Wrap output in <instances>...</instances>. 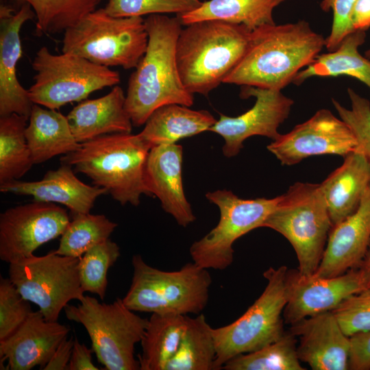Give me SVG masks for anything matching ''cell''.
<instances>
[{"label": "cell", "mask_w": 370, "mask_h": 370, "mask_svg": "<svg viewBox=\"0 0 370 370\" xmlns=\"http://www.w3.org/2000/svg\"><path fill=\"white\" fill-rule=\"evenodd\" d=\"M325 46V38L305 20L261 26L251 32L244 55L223 83L281 90Z\"/></svg>", "instance_id": "6da1fadb"}, {"label": "cell", "mask_w": 370, "mask_h": 370, "mask_svg": "<svg viewBox=\"0 0 370 370\" xmlns=\"http://www.w3.org/2000/svg\"><path fill=\"white\" fill-rule=\"evenodd\" d=\"M148 33L146 51L132 73L125 95V109L133 125L145 123L157 108L177 103L190 107L193 94L184 86L176 58L182 23L178 17L151 14L145 19Z\"/></svg>", "instance_id": "7a4b0ae2"}, {"label": "cell", "mask_w": 370, "mask_h": 370, "mask_svg": "<svg viewBox=\"0 0 370 370\" xmlns=\"http://www.w3.org/2000/svg\"><path fill=\"white\" fill-rule=\"evenodd\" d=\"M251 32L243 25L217 20L195 22L181 30L177 64L185 88L207 96L223 83L247 49Z\"/></svg>", "instance_id": "3957f363"}, {"label": "cell", "mask_w": 370, "mask_h": 370, "mask_svg": "<svg viewBox=\"0 0 370 370\" xmlns=\"http://www.w3.org/2000/svg\"><path fill=\"white\" fill-rule=\"evenodd\" d=\"M149 151L138 134H109L80 143L60 161L87 175L121 205L137 206L142 195L151 197L145 177Z\"/></svg>", "instance_id": "277c9868"}, {"label": "cell", "mask_w": 370, "mask_h": 370, "mask_svg": "<svg viewBox=\"0 0 370 370\" xmlns=\"http://www.w3.org/2000/svg\"><path fill=\"white\" fill-rule=\"evenodd\" d=\"M133 276L122 299L134 312L157 314H199L206 307L212 284L210 273L194 262L180 270L165 271L147 264L139 254L132 257Z\"/></svg>", "instance_id": "5b68a950"}, {"label": "cell", "mask_w": 370, "mask_h": 370, "mask_svg": "<svg viewBox=\"0 0 370 370\" xmlns=\"http://www.w3.org/2000/svg\"><path fill=\"white\" fill-rule=\"evenodd\" d=\"M262 227L278 232L288 241L297 255L301 273L314 274L332 227L320 184L296 182L291 185L281 195Z\"/></svg>", "instance_id": "8992f818"}, {"label": "cell", "mask_w": 370, "mask_h": 370, "mask_svg": "<svg viewBox=\"0 0 370 370\" xmlns=\"http://www.w3.org/2000/svg\"><path fill=\"white\" fill-rule=\"evenodd\" d=\"M147 44L143 17H115L103 8L64 32L62 51L101 66L130 69L137 66Z\"/></svg>", "instance_id": "52a82bcc"}, {"label": "cell", "mask_w": 370, "mask_h": 370, "mask_svg": "<svg viewBox=\"0 0 370 370\" xmlns=\"http://www.w3.org/2000/svg\"><path fill=\"white\" fill-rule=\"evenodd\" d=\"M64 310L69 320L84 327L92 349L105 369H140L134 348L145 334L149 319L134 313L120 298L105 304L84 295L77 305L68 304Z\"/></svg>", "instance_id": "ba28073f"}, {"label": "cell", "mask_w": 370, "mask_h": 370, "mask_svg": "<svg viewBox=\"0 0 370 370\" xmlns=\"http://www.w3.org/2000/svg\"><path fill=\"white\" fill-rule=\"evenodd\" d=\"M287 269L286 266L267 269L263 273L267 286L254 303L234 322L212 329L216 347L214 370L222 369L230 359L257 351L283 336Z\"/></svg>", "instance_id": "9c48e42d"}, {"label": "cell", "mask_w": 370, "mask_h": 370, "mask_svg": "<svg viewBox=\"0 0 370 370\" xmlns=\"http://www.w3.org/2000/svg\"><path fill=\"white\" fill-rule=\"evenodd\" d=\"M34 83L28 89L32 101L56 110L82 101L105 87L118 85L119 73L71 53L55 55L47 47L36 53L32 64Z\"/></svg>", "instance_id": "30bf717a"}, {"label": "cell", "mask_w": 370, "mask_h": 370, "mask_svg": "<svg viewBox=\"0 0 370 370\" xmlns=\"http://www.w3.org/2000/svg\"><path fill=\"white\" fill-rule=\"evenodd\" d=\"M207 199L217 206L220 219L212 230L190 247L193 261L206 269L224 270L234 260V243L262 225L278 204L281 195L244 199L230 190L208 192Z\"/></svg>", "instance_id": "8fae6325"}, {"label": "cell", "mask_w": 370, "mask_h": 370, "mask_svg": "<svg viewBox=\"0 0 370 370\" xmlns=\"http://www.w3.org/2000/svg\"><path fill=\"white\" fill-rule=\"evenodd\" d=\"M78 264L79 258L52 250L9 264L8 278L23 298L38 306L46 320L56 321L70 301L84 297Z\"/></svg>", "instance_id": "7c38bea8"}, {"label": "cell", "mask_w": 370, "mask_h": 370, "mask_svg": "<svg viewBox=\"0 0 370 370\" xmlns=\"http://www.w3.org/2000/svg\"><path fill=\"white\" fill-rule=\"evenodd\" d=\"M70 222L66 209L35 201L0 214V259L8 264L34 255L42 245L62 236Z\"/></svg>", "instance_id": "4fadbf2b"}, {"label": "cell", "mask_w": 370, "mask_h": 370, "mask_svg": "<svg viewBox=\"0 0 370 370\" xmlns=\"http://www.w3.org/2000/svg\"><path fill=\"white\" fill-rule=\"evenodd\" d=\"M356 140L348 125L328 109H321L287 134H280L267 149L282 165L296 164L319 155L343 158L357 149Z\"/></svg>", "instance_id": "5bb4252c"}, {"label": "cell", "mask_w": 370, "mask_h": 370, "mask_svg": "<svg viewBox=\"0 0 370 370\" xmlns=\"http://www.w3.org/2000/svg\"><path fill=\"white\" fill-rule=\"evenodd\" d=\"M241 97L256 99L254 106L237 116L220 114L219 120L209 131L219 134L225 140L222 151L227 158L236 156L243 142L253 136L275 140L281 134L280 125L288 117L294 101L281 90L254 86H243Z\"/></svg>", "instance_id": "9a60e30c"}, {"label": "cell", "mask_w": 370, "mask_h": 370, "mask_svg": "<svg viewBox=\"0 0 370 370\" xmlns=\"http://www.w3.org/2000/svg\"><path fill=\"white\" fill-rule=\"evenodd\" d=\"M285 287L283 319L291 325L306 317L331 311L345 299L367 289L358 268L332 278L306 275L298 269H287Z\"/></svg>", "instance_id": "2e32d148"}, {"label": "cell", "mask_w": 370, "mask_h": 370, "mask_svg": "<svg viewBox=\"0 0 370 370\" xmlns=\"http://www.w3.org/2000/svg\"><path fill=\"white\" fill-rule=\"evenodd\" d=\"M35 17L29 5L22 4L18 11L1 4L0 7V116L13 113L29 119L34 103L28 90L16 77V64L22 55L20 32L23 25Z\"/></svg>", "instance_id": "e0dca14e"}, {"label": "cell", "mask_w": 370, "mask_h": 370, "mask_svg": "<svg viewBox=\"0 0 370 370\" xmlns=\"http://www.w3.org/2000/svg\"><path fill=\"white\" fill-rule=\"evenodd\" d=\"M289 332L299 338V359L312 369H349L350 337L332 311L306 317L291 325Z\"/></svg>", "instance_id": "ac0fdd59"}, {"label": "cell", "mask_w": 370, "mask_h": 370, "mask_svg": "<svg viewBox=\"0 0 370 370\" xmlns=\"http://www.w3.org/2000/svg\"><path fill=\"white\" fill-rule=\"evenodd\" d=\"M69 332L66 325L47 321L39 310L33 311L14 334L0 341L1 362L7 360L11 370L36 366L42 370Z\"/></svg>", "instance_id": "d6986e66"}, {"label": "cell", "mask_w": 370, "mask_h": 370, "mask_svg": "<svg viewBox=\"0 0 370 370\" xmlns=\"http://www.w3.org/2000/svg\"><path fill=\"white\" fill-rule=\"evenodd\" d=\"M370 243V185L358 209L332 226L320 264L313 274L332 278L358 268Z\"/></svg>", "instance_id": "ffe728a7"}, {"label": "cell", "mask_w": 370, "mask_h": 370, "mask_svg": "<svg viewBox=\"0 0 370 370\" xmlns=\"http://www.w3.org/2000/svg\"><path fill=\"white\" fill-rule=\"evenodd\" d=\"M182 155V147L175 143L151 148L146 162L145 177L151 197L160 199L162 209L178 225L186 227L196 217L183 188Z\"/></svg>", "instance_id": "44dd1931"}, {"label": "cell", "mask_w": 370, "mask_h": 370, "mask_svg": "<svg viewBox=\"0 0 370 370\" xmlns=\"http://www.w3.org/2000/svg\"><path fill=\"white\" fill-rule=\"evenodd\" d=\"M0 191L30 195L38 201L58 203L73 214L89 213L96 199L108 193L103 188L80 181L72 166L65 164L56 170L48 171L39 181L13 180L0 184Z\"/></svg>", "instance_id": "7402d4cb"}, {"label": "cell", "mask_w": 370, "mask_h": 370, "mask_svg": "<svg viewBox=\"0 0 370 370\" xmlns=\"http://www.w3.org/2000/svg\"><path fill=\"white\" fill-rule=\"evenodd\" d=\"M125 95L118 85L107 95L84 100L66 116L79 143L109 134H130L132 122L125 107Z\"/></svg>", "instance_id": "603a6c76"}, {"label": "cell", "mask_w": 370, "mask_h": 370, "mask_svg": "<svg viewBox=\"0 0 370 370\" xmlns=\"http://www.w3.org/2000/svg\"><path fill=\"white\" fill-rule=\"evenodd\" d=\"M370 185V164L358 151L344 157L343 164L320 184L332 226L358 209Z\"/></svg>", "instance_id": "cb8c5ba5"}, {"label": "cell", "mask_w": 370, "mask_h": 370, "mask_svg": "<svg viewBox=\"0 0 370 370\" xmlns=\"http://www.w3.org/2000/svg\"><path fill=\"white\" fill-rule=\"evenodd\" d=\"M217 119L208 111L177 103L162 106L149 116L138 134L150 149L209 130Z\"/></svg>", "instance_id": "d4e9b609"}, {"label": "cell", "mask_w": 370, "mask_h": 370, "mask_svg": "<svg viewBox=\"0 0 370 370\" xmlns=\"http://www.w3.org/2000/svg\"><path fill=\"white\" fill-rule=\"evenodd\" d=\"M28 120L25 134L34 164L79 148L67 117L60 112L34 103Z\"/></svg>", "instance_id": "484cf974"}, {"label": "cell", "mask_w": 370, "mask_h": 370, "mask_svg": "<svg viewBox=\"0 0 370 370\" xmlns=\"http://www.w3.org/2000/svg\"><path fill=\"white\" fill-rule=\"evenodd\" d=\"M365 38L363 31L349 34L335 50L319 54L312 63L297 73L293 83L299 86L313 77L345 75L359 80L370 89V60L358 51Z\"/></svg>", "instance_id": "4316f807"}, {"label": "cell", "mask_w": 370, "mask_h": 370, "mask_svg": "<svg viewBox=\"0 0 370 370\" xmlns=\"http://www.w3.org/2000/svg\"><path fill=\"white\" fill-rule=\"evenodd\" d=\"M286 0H209L193 11L177 15L182 25L217 20L243 25L253 31L275 23L273 10Z\"/></svg>", "instance_id": "83f0119b"}, {"label": "cell", "mask_w": 370, "mask_h": 370, "mask_svg": "<svg viewBox=\"0 0 370 370\" xmlns=\"http://www.w3.org/2000/svg\"><path fill=\"white\" fill-rule=\"evenodd\" d=\"M188 317L153 313L140 341L137 358L140 370H166L175 355L186 330Z\"/></svg>", "instance_id": "f1b7e54d"}, {"label": "cell", "mask_w": 370, "mask_h": 370, "mask_svg": "<svg viewBox=\"0 0 370 370\" xmlns=\"http://www.w3.org/2000/svg\"><path fill=\"white\" fill-rule=\"evenodd\" d=\"M27 120L16 113L0 118V184L18 180L34 164L25 134Z\"/></svg>", "instance_id": "f546056e"}, {"label": "cell", "mask_w": 370, "mask_h": 370, "mask_svg": "<svg viewBox=\"0 0 370 370\" xmlns=\"http://www.w3.org/2000/svg\"><path fill=\"white\" fill-rule=\"evenodd\" d=\"M205 316L188 318L179 348L166 370H214L216 347Z\"/></svg>", "instance_id": "4dcf8cb0"}, {"label": "cell", "mask_w": 370, "mask_h": 370, "mask_svg": "<svg viewBox=\"0 0 370 370\" xmlns=\"http://www.w3.org/2000/svg\"><path fill=\"white\" fill-rule=\"evenodd\" d=\"M296 336L284 332L276 341L228 360L222 367L225 370H304L297 351Z\"/></svg>", "instance_id": "1f68e13d"}, {"label": "cell", "mask_w": 370, "mask_h": 370, "mask_svg": "<svg viewBox=\"0 0 370 370\" xmlns=\"http://www.w3.org/2000/svg\"><path fill=\"white\" fill-rule=\"evenodd\" d=\"M117 225L103 214H73L55 251L60 255L80 258L90 248L108 240Z\"/></svg>", "instance_id": "d6a6232c"}, {"label": "cell", "mask_w": 370, "mask_h": 370, "mask_svg": "<svg viewBox=\"0 0 370 370\" xmlns=\"http://www.w3.org/2000/svg\"><path fill=\"white\" fill-rule=\"evenodd\" d=\"M33 10L39 35L64 32L96 10L101 0H18Z\"/></svg>", "instance_id": "836d02e7"}, {"label": "cell", "mask_w": 370, "mask_h": 370, "mask_svg": "<svg viewBox=\"0 0 370 370\" xmlns=\"http://www.w3.org/2000/svg\"><path fill=\"white\" fill-rule=\"evenodd\" d=\"M120 255L119 245L108 238L90 248L79 258V276L84 292L104 299L108 284V270Z\"/></svg>", "instance_id": "e575fe53"}, {"label": "cell", "mask_w": 370, "mask_h": 370, "mask_svg": "<svg viewBox=\"0 0 370 370\" xmlns=\"http://www.w3.org/2000/svg\"><path fill=\"white\" fill-rule=\"evenodd\" d=\"M200 0H108L103 8L115 17L143 16L175 13L180 15L197 9Z\"/></svg>", "instance_id": "d590c367"}, {"label": "cell", "mask_w": 370, "mask_h": 370, "mask_svg": "<svg viewBox=\"0 0 370 370\" xmlns=\"http://www.w3.org/2000/svg\"><path fill=\"white\" fill-rule=\"evenodd\" d=\"M351 108L343 106L332 99V103L341 119L352 132L358 146L370 164V101L351 88H347Z\"/></svg>", "instance_id": "8d00e7d4"}, {"label": "cell", "mask_w": 370, "mask_h": 370, "mask_svg": "<svg viewBox=\"0 0 370 370\" xmlns=\"http://www.w3.org/2000/svg\"><path fill=\"white\" fill-rule=\"evenodd\" d=\"M32 310L10 280H0V341L14 334L26 321Z\"/></svg>", "instance_id": "74e56055"}, {"label": "cell", "mask_w": 370, "mask_h": 370, "mask_svg": "<svg viewBox=\"0 0 370 370\" xmlns=\"http://www.w3.org/2000/svg\"><path fill=\"white\" fill-rule=\"evenodd\" d=\"M331 311L347 336L369 332L370 288L352 295Z\"/></svg>", "instance_id": "f35d334b"}, {"label": "cell", "mask_w": 370, "mask_h": 370, "mask_svg": "<svg viewBox=\"0 0 370 370\" xmlns=\"http://www.w3.org/2000/svg\"><path fill=\"white\" fill-rule=\"evenodd\" d=\"M356 0H322L320 8L325 12H332V24L329 36L325 38L328 51L335 50L343 39L354 32L350 14Z\"/></svg>", "instance_id": "ab89813d"}, {"label": "cell", "mask_w": 370, "mask_h": 370, "mask_svg": "<svg viewBox=\"0 0 370 370\" xmlns=\"http://www.w3.org/2000/svg\"><path fill=\"white\" fill-rule=\"evenodd\" d=\"M349 369H370V331L359 332L350 336Z\"/></svg>", "instance_id": "60d3db41"}, {"label": "cell", "mask_w": 370, "mask_h": 370, "mask_svg": "<svg viewBox=\"0 0 370 370\" xmlns=\"http://www.w3.org/2000/svg\"><path fill=\"white\" fill-rule=\"evenodd\" d=\"M92 348L89 349L75 338L68 370H98L92 360Z\"/></svg>", "instance_id": "b9f144b4"}, {"label": "cell", "mask_w": 370, "mask_h": 370, "mask_svg": "<svg viewBox=\"0 0 370 370\" xmlns=\"http://www.w3.org/2000/svg\"><path fill=\"white\" fill-rule=\"evenodd\" d=\"M73 345L74 339L72 336L65 338L42 370H68Z\"/></svg>", "instance_id": "7bdbcfd3"}, {"label": "cell", "mask_w": 370, "mask_h": 370, "mask_svg": "<svg viewBox=\"0 0 370 370\" xmlns=\"http://www.w3.org/2000/svg\"><path fill=\"white\" fill-rule=\"evenodd\" d=\"M354 31L366 32L370 28V0H356L350 14Z\"/></svg>", "instance_id": "ee69618b"}, {"label": "cell", "mask_w": 370, "mask_h": 370, "mask_svg": "<svg viewBox=\"0 0 370 370\" xmlns=\"http://www.w3.org/2000/svg\"><path fill=\"white\" fill-rule=\"evenodd\" d=\"M362 272L366 288H370V243L366 254L358 267Z\"/></svg>", "instance_id": "f6af8a7d"}, {"label": "cell", "mask_w": 370, "mask_h": 370, "mask_svg": "<svg viewBox=\"0 0 370 370\" xmlns=\"http://www.w3.org/2000/svg\"><path fill=\"white\" fill-rule=\"evenodd\" d=\"M365 56L366 58L370 60V49H369L368 50L365 51Z\"/></svg>", "instance_id": "bcb514c9"}]
</instances>
